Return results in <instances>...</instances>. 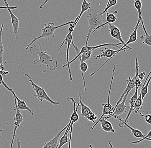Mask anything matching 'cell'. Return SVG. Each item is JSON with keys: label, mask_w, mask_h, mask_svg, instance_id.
I'll list each match as a JSON object with an SVG mask.
<instances>
[{"label": "cell", "mask_w": 151, "mask_h": 148, "mask_svg": "<svg viewBox=\"0 0 151 148\" xmlns=\"http://www.w3.org/2000/svg\"><path fill=\"white\" fill-rule=\"evenodd\" d=\"M73 41L72 32H69L68 34L66 36L65 40L62 42V44L59 49H58L57 52H59L60 50L61 49L62 47L64 45H67V51H66V59H67V63L65 64L63 66V68L65 67L68 66V69L69 74L70 80V81L73 80L71 72L70 66L69 64V49L70 48L71 44L72 43V41Z\"/></svg>", "instance_id": "cell-7"}, {"label": "cell", "mask_w": 151, "mask_h": 148, "mask_svg": "<svg viewBox=\"0 0 151 148\" xmlns=\"http://www.w3.org/2000/svg\"><path fill=\"white\" fill-rule=\"evenodd\" d=\"M24 75L29 79V82L31 84L33 89L35 92L36 95L34 96V97L37 98L40 101L42 102L43 101H46L49 102L52 104L55 105V106L59 105V102H55L53 101L48 96L44 89L40 87L39 86L33 82L32 79L29 74H24Z\"/></svg>", "instance_id": "cell-5"}, {"label": "cell", "mask_w": 151, "mask_h": 148, "mask_svg": "<svg viewBox=\"0 0 151 148\" xmlns=\"http://www.w3.org/2000/svg\"><path fill=\"white\" fill-rule=\"evenodd\" d=\"M142 103H143V101L142 99L141 96L140 94L139 96L138 97L133 107V111H134L135 114H138L139 111L142 108L143 106Z\"/></svg>", "instance_id": "cell-29"}, {"label": "cell", "mask_w": 151, "mask_h": 148, "mask_svg": "<svg viewBox=\"0 0 151 148\" xmlns=\"http://www.w3.org/2000/svg\"><path fill=\"white\" fill-rule=\"evenodd\" d=\"M140 23V20L138 19L137 20L136 25L135 27L134 28V31H133V32L132 33V34H131V35H130L128 41H127V42H126V43H125V44L122 47L120 48L121 49H123L124 47L127 46V45H128V44L133 43L136 42L137 39V31L139 25V23Z\"/></svg>", "instance_id": "cell-21"}, {"label": "cell", "mask_w": 151, "mask_h": 148, "mask_svg": "<svg viewBox=\"0 0 151 148\" xmlns=\"http://www.w3.org/2000/svg\"><path fill=\"white\" fill-rule=\"evenodd\" d=\"M116 64H114V66L113 70V73H112V79H111V82L109 85V90L108 94V99H107V102L106 104H103L102 105L103 106V108L102 114L101 117L100 118L99 120L95 122V124L93 126H92L91 129L92 130L94 129V128L96 127V125L99 124L100 119L103 118L104 119H109V117L113 114V111H114V107L110 103V93H111V89H112V84L114 80V73H115V70H116Z\"/></svg>", "instance_id": "cell-4"}, {"label": "cell", "mask_w": 151, "mask_h": 148, "mask_svg": "<svg viewBox=\"0 0 151 148\" xmlns=\"http://www.w3.org/2000/svg\"><path fill=\"white\" fill-rule=\"evenodd\" d=\"M69 122V125L67 127L66 129L65 132L63 136L61 137L60 141H59V145L58 146L57 148H61L65 144H67V143H68L69 138L68 137V133L69 132V131L70 129V121Z\"/></svg>", "instance_id": "cell-23"}, {"label": "cell", "mask_w": 151, "mask_h": 148, "mask_svg": "<svg viewBox=\"0 0 151 148\" xmlns=\"http://www.w3.org/2000/svg\"><path fill=\"white\" fill-rule=\"evenodd\" d=\"M116 13H115V14H116Z\"/></svg>", "instance_id": "cell-49"}, {"label": "cell", "mask_w": 151, "mask_h": 148, "mask_svg": "<svg viewBox=\"0 0 151 148\" xmlns=\"http://www.w3.org/2000/svg\"><path fill=\"white\" fill-rule=\"evenodd\" d=\"M122 44L121 42L120 43H117V44H114L113 43H105V44H101V45H98V46H95L91 47L89 45H87V46H84L82 47L81 48V50H80V52H79L78 54H77L76 56L72 60H71L69 62V64L73 63L74 61L77 60V58L80 56V55L81 54H82L88 51H94V50L96 49H99V48H102L103 47H108V46H113L116 47V48H119V49H120L119 46L120 45H122Z\"/></svg>", "instance_id": "cell-8"}, {"label": "cell", "mask_w": 151, "mask_h": 148, "mask_svg": "<svg viewBox=\"0 0 151 148\" xmlns=\"http://www.w3.org/2000/svg\"><path fill=\"white\" fill-rule=\"evenodd\" d=\"M134 77L132 79L131 78V77H129L128 80H127V81H126L127 86H126V88L125 89L124 91L122 94L121 96L120 97L118 101L117 102L116 104V105H117L120 102H122L124 95L127 93L128 90H130V89L132 90V89L135 87V86L134 84Z\"/></svg>", "instance_id": "cell-18"}, {"label": "cell", "mask_w": 151, "mask_h": 148, "mask_svg": "<svg viewBox=\"0 0 151 148\" xmlns=\"http://www.w3.org/2000/svg\"><path fill=\"white\" fill-rule=\"evenodd\" d=\"M109 145L110 148H114L113 146L112 145V143H111V141L110 140H109L108 141Z\"/></svg>", "instance_id": "cell-43"}, {"label": "cell", "mask_w": 151, "mask_h": 148, "mask_svg": "<svg viewBox=\"0 0 151 148\" xmlns=\"http://www.w3.org/2000/svg\"><path fill=\"white\" fill-rule=\"evenodd\" d=\"M39 48L36 45H34V47H30V52L33 55H38L39 57V60H35L33 62L34 65L39 64L42 68V72L45 73L46 70L45 67L48 68L51 71H55L57 68L58 62L54 60L53 57L47 54L46 51H43L42 50V42H40Z\"/></svg>", "instance_id": "cell-1"}, {"label": "cell", "mask_w": 151, "mask_h": 148, "mask_svg": "<svg viewBox=\"0 0 151 148\" xmlns=\"http://www.w3.org/2000/svg\"><path fill=\"white\" fill-rule=\"evenodd\" d=\"M92 52H93V51H90L81 54L80 55L81 60L83 62H85V61H87V60H90L91 57Z\"/></svg>", "instance_id": "cell-32"}, {"label": "cell", "mask_w": 151, "mask_h": 148, "mask_svg": "<svg viewBox=\"0 0 151 148\" xmlns=\"http://www.w3.org/2000/svg\"><path fill=\"white\" fill-rule=\"evenodd\" d=\"M118 0H108V2L106 4V7L105 8L104 10L101 13V15H103L105 13H106V11H108L109 8H111L112 6L116 5L117 2Z\"/></svg>", "instance_id": "cell-31"}, {"label": "cell", "mask_w": 151, "mask_h": 148, "mask_svg": "<svg viewBox=\"0 0 151 148\" xmlns=\"http://www.w3.org/2000/svg\"><path fill=\"white\" fill-rule=\"evenodd\" d=\"M98 116L95 114L94 112H92L87 118L86 119L93 123H95V120L98 119Z\"/></svg>", "instance_id": "cell-35"}, {"label": "cell", "mask_w": 151, "mask_h": 148, "mask_svg": "<svg viewBox=\"0 0 151 148\" xmlns=\"http://www.w3.org/2000/svg\"><path fill=\"white\" fill-rule=\"evenodd\" d=\"M116 119H117L120 121L122 122L123 123L124 127H127L128 129H130L131 132H132V134L135 137L137 138H139V139H141V138H144L145 137V135L143 134L141 131L132 128L130 125H128L127 123L124 122V120L122 119L119 116L116 117Z\"/></svg>", "instance_id": "cell-15"}, {"label": "cell", "mask_w": 151, "mask_h": 148, "mask_svg": "<svg viewBox=\"0 0 151 148\" xmlns=\"http://www.w3.org/2000/svg\"><path fill=\"white\" fill-rule=\"evenodd\" d=\"M3 131V130L2 129H0V139H1V132H2Z\"/></svg>", "instance_id": "cell-46"}, {"label": "cell", "mask_w": 151, "mask_h": 148, "mask_svg": "<svg viewBox=\"0 0 151 148\" xmlns=\"http://www.w3.org/2000/svg\"><path fill=\"white\" fill-rule=\"evenodd\" d=\"M49 1H50V0H45V1H44V2H43V3H42V4L40 6V8L41 9H42V8L43 7V6H44L46 4H47Z\"/></svg>", "instance_id": "cell-41"}, {"label": "cell", "mask_w": 151, "mask_h": 148, "mask_svg": "<svg viewBox=\"0 0 151 148\" xmlns=\"http://www.w3.org/2000/svg\"><path fill=\"white\" fill-rule=\"evenodd\" d=\"M146 73V71H144V72H141V73H139V78L140 79V80H143L144 77H145Z\"/></svg>", "instance_id": "cell-37"}, {"label": "cell", "mask_w": 151, "mask_h": 148, "mask_svg": "<svg viewBox=\"0 0 151 148\" xmlns=\"http://www.w3.org/2000/svg\"><path fill=\"white\" fill-rule=\"evenodd\" d=\"M0 111H1V110H0Z\"/></svg>", "instance_id": "cell-51"}, {"label": "cell", "mask_w": 151, "mask_h": 148, "mask_svg": "<svg viewBox=\"0 0 151 148\" xmlns=\"http://www.w3.org/2000/svg\"><path fill=\"white\" fill-rule=\"evenodd\" d=\"M106 14H107V16H106V20L107 21L106 23H103L102 25H101L99 28V30L100 28H103L104 27L106 24L108 23L112 24L114 23V22L116 21L117 19V17L116 16V15L113 14H109L108 12V11L106 12Z\"/></svg>", "instance_id": "cell-30"}, {"label": "cell", "mask_w": 151, "mask_h": 148, "mask_svg": "<svg viewBox=\"0 0 151 148\" xmlns=\"http://www.w3.org/2000/svg\"><path fill=\"white\" fill-rule=\"evenodd\" d=\"M9 91L10 93H12L13 96H14V97L16 98L17 102V108H18L19 110H26V111H28V113H29V114H30L31 115H34L35 114H34V112L33 110L27 106V105H26V104L25 103L24 101L20 99L19 97H18V96L15 94V92H14V90H13V89L10 88Z\"/></svg>", "instance_id": "cell-12"}, {"label": "cell", "mask_w": 151, "mask_h": 148, "mask_svg": "<svg viewBox=\"0 0 151 148\" xmlns=\"http://www.w3.org/2000/svg\"><path fill=\"white\" fill-rule=\"evenodd\" d=\"M4 2L5 4V6H6L7 9L9 12L10 18H11V22H12L13 30H14L13 33L15 34V37L16 38H17L18 34L19 32V19L13 14L11 10L17 9L18 8V6H9L6 0L4 1Z\"/></svg>", "instance_id": "cell-10"}, {"label": "cell", "mask_w": 151, "mask_h": 148, "mask_svg": "<svg viewBox=\"0 0 151 148\" xmlns=\"http://www.w3.org/2000/svg\"><path fill=\"white\" fill-rule=\"evenodd\" d=\"M70 129L69 131L70 137L69 139V144L68 148H71V144L72 134L73 127V125H71L70 124Z\"/></svg>", "instance_id": "cell-36"}, {"label": "cell", "mask_w": 151, "mask_h": 148, "mask_svg": "<svg viewBox=\"0 0 151 148\" xmlns=\"http://www.w3.org/2000/svg\"><path fill=\"white\" fill-rule=\"evenodd\" d=\"M1 84V82H0V85Z\"/></svg>", "instance_id": "cell-48"}, {"label": "cell", "mask_w": 151, "mask_h": 148, "mask_svg": "<svg viewBox=\"0 0 151 148\" xmlns=\"http://www.w3.org/2000/svg\"><path fill=\"white\" fill-rule=\"evenodd\" d=\"M91 8V3L90 2H88L86 0H83L80 14H79V16L75 19V20H74V26L75 27L76 26V24L79 22L83 14L86 11H88Z\"/></svg>", "instance_id": "cell-17"}, {"label": "cell", "mask_w": 151, "mask_h": 148, "mask_svg": "<svg viewBox=\"0 0 151 148\" xmlns=\"http://www.w3.org/2000/svg\"><path fill=\"white\" fill-rule=\"evenodd\" d=\"M6 63H7V62H5L3 64H0V71L4 70L5 65L6 64Z\"/></svg>", "instance_id": "cell-38"}, {"label": "cell", "mask_w": 151, "mask_h": 148, "mask_svg": "<svg viewBox=\"0 0 151 148\" xmlns=\"http://www.w3.org/2000/svg\"><path fill=\"white\" fill-rule=\"evenodd\" d=\"M145 113H146V114H143L142 113H140L139 115L140 117H144L145 119V120H146L147 123H149V124L151 125V115L149 114L147 111H145Z\"/></svg>", "instance_id": "cell-34"}, {"label": "cell", "mask_w": 151, "mask_h": 148, "mask_svg": "<svg viewBox=\"0 0 151 148\" xmlns=\"http://www.w3.org/2000/svg\"><path fill=\"white\" fill-rule=\"evenodd\" d=\"M67 100L68 101L71 102L73 104V111L71 116L70 120L71 125H73L74 123L77 122L79 120V117L78 114H77V111L78 108L80 106V104H79V103L75 102L73 98L69 97H67Z\"/></svg>", "instance_id": "cell-14"}, {"label": "cell", "mask_w": 151, "mask_h": 148, "mask_svg": "<svg viewBox=\"0 0 151 148\" xmlns=\"http://www.w3.org/2000/svg\"><path fill=\"white\" fill-rule=\"evenodd\" d=\"M78 95L79 97V102H80V106H81V115L86 119L87 117L93 112L91 111L90 108L88 106L82 102L81 93H79Z\"/></svg>", "instance_id": "cell-19"}, {"label": "cell", "mask_w": 151, "mask_h": 148, "mask_svg": "<svg viewBox=\"0 0 151 148\" xmlns=\"http://www.w3.org/2000/svg\"><path fill=\"white\" fill-rule=\"evenodd\" d=\"M151 131H150L148 133L147 135L145 136L144 138H141L139 140H137V141H133L131 143V144H137L141 143L143 140H146L147 141H151Z\"/></svg>", "instance_id": "cell-33"}, {"label": "cell", "mask_w": 151, "mask_h": 148, "mask_svg": "<svg viewBox=\"0 0 151 148\" xmlns=\"http://www.w3.org/2000/svg\"><path fill=\"white\" fill-rule=\"evenodd\" d=\"M4 26V24H2L1 25L0 28V64H3L4 54V47L2 42V33L3 31Z\"/></svg>", "instance_id": "cell-25"}, {"label": "cell", "mask_w": 151, "mask_h": 148, "mask_svg": "<svg viewBox=\"0 0 151 148\" xmlns=\"http://www.w3.org/2000/svg\"><path fill=\"white\" fill-rule=\"evenodd\" d=\"M70 122L65 127H64L62 130H61L56 135L53 137L52 139L44 144V146L42 148H57L58 143V140L60 137V136L63 132H64L65 130H66L67 127L69 125Z\"/></svg>", "instance_id": "cell-13"}, {"label": "cell", "mask_w": 151, "mask_h": 148, "mask_svg": "<svg viewBox=\"0 0 151 148\" xmlns=\"http://www.w3.org/2000/svg\"><path fill=\"white\" fill-rule=\"evenodd\" d=\"M74 28L72 27H70L69 28H68V31L69 32H72L74 31Z\"/></svg>", "instance_id": "cell-42"}, {"label": "cell", "mask_w": 151, "mask_h": 148, "mask_svg": "<svg viewBox=\"0 0 151 148\" xmlns=\"http://www.w3.org/2000/svg\"><path fill=\"white\" fill-rule=\"evenodd\" d=\"M89 147L90 148H94V147H93V146H92V145H89Z\"/></svg>", "instance_id": "cell-47"}, {"label": "cell", "mask_w": 151, "mask_h": 148, "mask_svg": "<svg viewBox=\"0 0 151 148\" xmlns=\"http://www.w3.org/2000/svg\"><path fill=\"white\" fill-rule=\"evenodd\" d=\"M134 4L136 9H137L138 14V19L140 20V22L141 23L142 26H144V24L143 23V19L141 15V8L142 6V2L141 0H134Z\"/></svg>", "instance_id": "cell-26"}, {"label": "cell", "mask_w": 151, "mask_h": 148, "mask_svg": "<svg viewBox=\"0 0 151 148\" xmlns=\"http://www.w3.org/2000/svg\"><path fill=\"white\" fill-rule=\"evenodd\" d=\"M132 49V48L127 46V47H124L123 49H119L118 50H114L111 49H109L107 48H105L104 49L102 50L100 54L94 56V59L95 60H98V59H100V58H108L109 59L107 61H106L104 64H103L97 70L95 71L93 73H91L90 76H93L95 73H97L99 70L103 66H104L109 61L112 59L113 57L116 56L117 54H118L120 52H125L126 50L129 49L131 50Z\"/></svg>", "instance_id": "cell-6"}, {"label": "cell", "mask_w": 151, "mask_h": 148, "mask_svg": "<svg viewBox=\"0 0 151 148\" xmlns=\"http://www.w3.org/2000/svg\"><path fill=\"white\" fill-rule=\"evenodd\" d=\"M3 81V79L2 75L0 74V82H1Z\"/></svg>", "instance_id": "cell-44"}, {"label": "cell", "mask_w": 151, "mask_h": 148, "mask_svg": "<svg viewBox=\"0 0 151 148\" xmlns=\"http://www.w3.org/2000/svg\"><path fill=\"white\" fill-rule=\"evenodd\" d=\"M0 9H7L6 6H0Z\"/></svg>", "instance_id": "cell-45"}, {"label": "cell", "mask_w": 151, "mask_h": 148, "mask_svg": "<svg viewBox=\"0 0 151 148\" xmlns=\"http://www.w3.org/2000/svg\"><path fill=\"white\" fill-rule=\"evenodd\" d=\"M131 89L128 90L127 93L124 95L123 98L122 100L117 105H116L114 107V111L113 114L109 117V119L112 117H114L116 119V117L117 116L119 117L120 115H121L122 114L126 113V108L127 107H130L129 105H125V102L127 99V97H128V94L131 91Z\"/></svg>", "instance_id": "cell-9"}, {"label": "cell", "mask_w": 151, "mask_h": 148, "mask_svg": "<svg viewBox=\"0 0 151 148\" xmlns=\"http://www.w3.org/2000/svg\"><path fill=\"white\" fill-rule=\"evenodd\" d=\"M135 91L134 93L129 100V104H130L129 106H130V107H129V110L128 114H127V117L125 118V119L123 120L124 122L127 123L128 122V119H129V117L132 114V112H133V107H134V105L136 101L138 98V90L139 88L135 87Z\"/></svg>", "instance_id": "cell-16"}, {"label": "cell", "mask_w": 151, "mask_h": 148, "mask_svg": "<svg viewBox=\"0 0 151 148\" xmlns=\"http://www.w3.org/2000/svg\"><path fill=\"white\" fill-rule=\"evenodd\" d=\"M17 148H21V144L19 139H17Z\"/></svg>", "instance_id": "cell-39"}, {"label": "cell", "mask_w": 151, "mask_h": 148, "mask_svg": "<svg viewBox=\"0 0 151 148\" xmlns=\"http://www.w3.org/2000/svg\"><path fill=\"white\" fill-rule=\"evenodd\" d=\"M143 30L145 34L141 36L139 38L142 42V44H146L151 46V36L147 33L146 28H143Z\"/></svg>", "instance_id": "cell-28"}, {"label": "cell", "mask_w": 151, "mask_h": 148, "mask_svg": "<svg viewBox=\"0 0 151 148\" xmlns=\"http://www.w3.org/2000/svg\"><path fill=\"white\" fill-rule=\"evenodd\" d=\"M88 15L87 17V24L88 27V31L86 40V46L88 45V42L92 32H94L96 30H99V27L104 23L103 22V15H101V14H98L91 8L88 10Z\"/></svg>", "instance_id": "cell-2"}, {"label": "cell", "mask_w": 151, "mask_h": 148, "mask_svg": "<svg viewBox=\"0 0 151 148\" xmlns=\"http://www.w3.org/2000/svg\"><path fill=\"white\" fill-rule=\"evenodd\" d=\"M77 60H79L80 62V68L81 70V73H82V77H83V81L84 87V90L86 91V83H85V79L83 73L86 72L87 71L88 69V66L87 64L85 63V62H83L81 60V57L80 56H79Z\"/></svg>", "instance_id": "cell-27"}, {"label": "cell", "mask_w": 151, "mask_h": 148, "mask_svg": "<svg viewBox=\"0 0 151 148\" xmlns=\"http://www.w3.org/2000/svg\"><path fill=\"white\" fill-rule=\"evenodd\" d=\"M151 78V72H150L148 74V76L145 80V82L142 87L141 91H140V94L141 95L142 99V101L143 100V99L145 97L148 93V87H149V84L150 82Z\"/></svg>", "instance_id": "cell-22"}, {"label": "cell", "mask_w": 151, "mask_h": 148, "mask_svg": "<svg viewBox=\"0 0 151 148\" xmlns=\"http://www.w3.org/2000/svg\"><path fill=\"white\" fill-rule=\"evenodd\" d=\"M101 126L102 129L105 132L108 133H114L115 132V130L113 128V125L111 124V122L104 119L103 118L100 119V121Z\"/></svg>", "instance_id": "cell-20"}, {"label": "cell", "mask_w": 151, "mask_h": 148, "mask_svg": "<svg viewBox=\"0 0 151 148\" xmlns=\"http://www.w3.org/2000/svg\"><path fill=\"white\" fill-rule=\"evenodd\" d=\"M73 21H69V22H67L61 25H58V26H55L54 23L53 22H50L48 24H45L42 27V33L41 35L35 37L31 42L27 45L26 46L25 50H28L30 47L36 41L39 40L41 39H45L47 40H49L52 38L54 37L55 36V31L57 29L62 28V27H65L66 25H68L70 24L72 22H73Z\"/></svg>", "instance_id": "cell-3"}, {"label": "cell", "mask_w": 151, "mask_h": 148, "mask_svg": "<svg viewBox=\"0 0 151 148\" xmlns=\"http://www.w3.org/2000/svg\"><path fill=\"white\" fill-rule=\"evenodd\" d=\"M3 1H6V0H3Z\"/></svg>", "instance_id": "cell-50"}, {"label": "cell", "mask_w": 151, "mask_h": 148, "mask_svg": "<svg viewBox=\"0 0 151 148\" xmlns=\"http://www.w3.org/2000/svg\"><path fill=\"white\" fill-rule=\"evenodd\" d=\"M9 74V72H8V71H5L4 70L0 71V74L2 75V76H3V75H7V74Z\"/></svg>", "instance_id": "cell-40"}, {"label": "cell", "mask_w": 151, "mask_h": 148, "mask_svg": "<svg viewBox=\"0 0 151 148\" xmlns=\"http://www.w3.org/2000/svg\"><path fill=\"white\" fill-rule=\"evenodd\" d=\"M107 24L109 26V30L112 38L115 39L119 41L124 46L125 43L123 40L120 29L112 24L108 23Z\"/></svg>", "instance_id": "cell-11"}, {"label": "cell", "mask_w": 151, "mask_h": 148, "mask_svg": "<svg viewBox=\"0 0 151 148\" xmlns=\"http://www.w3.org/2000/svg\"><path fill=\"white\" fill-rule=\"evenodd\" d=\"M135 67H136V73L135 76H134V84L135 86V87H138L139 88L141 87L142 83L140 79L139 78V66L138 60L137 57H136L135 59Z\"/></svg>", "instance_id": "cell-24"}]
</instances>
